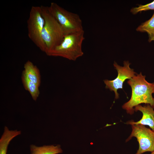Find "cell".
Instances as JSON below:
<instances>
[{"mask_svg":"<svg viewBox=\"0 0 154 154\" xmlns=\"http://www.w3.org/2000/svg\"><path fill=\"white\" fill-rule=\"evenodd\" d=\"M127 83L131 88V96L122 107L127 114H133L134 108L142 103L149 104L154 109V98L152 96L154 93V83L147 82L145 76L140 72L129 80Z\"/></svg>","mask_w":154,"mask_h":154,"instance_id":"obj_1","label":"cell"},{"mask_svg":"<svg viewBox=\"0 0 154 154\" xmlns=\"http://www.w3.org/2000/svg\"><path fill=\"white\" fill-rule=\"evenodd\" d=\"M84 30L66 35L61 43L46 54L76 60L84 54L82 46L85 37Z\"/></svg>","mask_w":154,"mask_h":154,"instance_id":"obj_2","label":"cell"},{"mask_svg":"<svg viewBox=\"0 0 154 154\" xmlns=\"http://www.w3.org/2000/svg\"><path fill=\"white\" fill-rule=\"evenodd\" d=\"M40 7L45 21L42 38L46 47L45 52L47 54L61 43L65 34L60 25L50 12L48 7L42 5Z\"/></svg>","mask_w":154,"mask_h":154,"instance_id":"obj_3","label":"cell"},{"mask_svg":"<svg viewBox=\"0 0 154 154\" xmlns=\"http://www.w3.org/2000/svg\"><path fill=\"white\" fill-rule=\"evenodd\" d=\"M48 8L65 35L84 30L82 20L78 14L69 11L54 2L51 3Z\"/></svg>","mask_w":154,"mask_h":154,"instance_id":"obj_4","label":"cell"},{"mask_svg":"<svg viewBox=\"0 0 154 154\" xmlns=\"http://www.w3.org/2000/svg\"><path fill=\"white\" fill-rule=\"evenodd\" d=\"M44 23L40 6H33L27 21L28 36L40 49L45 52L46 47L42 38Z\"/></svg>","mask_w":154,"mask_h":154,"instance_id":"obj_5","label":"cell"},{"mask_svg":"<svg viewBox=\"0 0 154 154\" xmlns=\"http://www.w3.org/2000/svg\"><path fill=\"white\" fill-rule=\"evenodd\" d=\"M131 131L126 139V142L133 137L138 142L139 148L135 154H142L145 152L154 151V131L141 124L131 125Z\"/></svg>","mask_w":154,"mask_h":154,"instance_id":"obj_6","label":"cell"},{"mask_svg":"<svg viewBox=\"0 0 154 154\" xmlns=\"http://www.w3.org/2000/svg\"><path fill=\"white\" fill-rule=\"evenodd\" d=\"M123 64V66H121L115 61L113 65L117 72V77L113 80L105 79L104 80L106 85L105 88L114 92L115 98L116 99H118L119 97L117 91L119 89H123V84L125 81L126 79H131L137 74L133 69L130 68L129 66L131 63L128 61H124Z\"/></svg>","mask_w":154,"mask_h":154,"instance_id":"obj_7","label":"cell"},{"mask_svg":"<svg viewBox=\"0 0 154 154\" xmlns=\"http://www.w3.org/2000/svg\"><path fill=\"white\" fill-rule=\"evenodd\" d=\"M135 111H139L142 114V118L137 121L133 120L127 121L126 124H141L148 126L152 130L154 131V110L149 104H147L142 106L139 105L134 108Z\"/></svg>","mask_w":154,"mask_h":154,"instance_id":"obj_8","label":"cell"},{"mask_svg":"<svg viewBox=\"0 0 154 154\" xmlns=\"http://www.w3.org/2000/svg\"><path fill=\"white\" fill-rule=\"evenodd\" d=\"M20 131L10 130L5 126L3 133L0 139V154H7L8 145L15 137L21 134Z\"/></svg>","mask_w":154,"mask_h":154,"instance_id":"obj_9","label":"cell"},{"mask_svg":"<svg viewBox=\"0 0 154 154\" xmlns=\"http://www.w3.org/2000/svg\"><path fill=\"white\" fill-rule=\"evenodd\" d=\"M24 70L23 74L30 80L39 86L40 83V77L39 71L37 67L30 60L25 64Z\"/></svg>","mask_w":154,"mask_h":154,"instance_id":"obj_10","label":"cell"},{"mask_svg":"<svg viewBox=\"0 0 154 154\" xmlns=\"http://www.w3.org/2000/svg\"><path fill=\"white\" fill-rule=\"evenodd\" d=\"M30 148L31 154H57L62 152L60 146L59 145L38 146L32 144L30 146Z\"/></svg>","mask_w":154,"mask_h":154,"instance_id":"obj_11","label":"cell"},{"mask_svg":"<svg viewBox=\"0 0 154 154\" xmlns=\"http://www.w3.org/2000/svg\"><path fill=\"white\" fill-rule=\"evenodd\" d=\"M136 30L147 33L148 35L149 42L154 41V13L150 19L142 23L136 28Z\"/></svg>","mask_w":154,"mask_h":154,"instance_id":"obj_12","label":"cell"},{"mask_svg":"<svg viewBox=\"0 0 154 154\" xmlns=\"http://www.w3.org/2000/svg\"><path fill=\"white\" fill-rule=\"evenodd\" d=\"M22 80L25 88L30 93L33 99L36 101L39 95L40 92L37 84L29 80L23 74Z\"/></svg>","mask_w":154,"mask_h":154,"instance_id":"obj_13","label":"cell"},{"mask_svg":"<svg viewBox=\"0 0 154 154\" xmlns=\"http://www.w3.org/2000/svg\"><path fill=\"white\" fill-rule=\"evenodd\" d=\"M149 10H154V1L144 5H139L137 7H133L130 10V12L135 15L138 13Z\"/></svg>","mask_w":154,"mask_h":154,"instance_id":"obj_14","label":"cell"},{"mask_svg":"<svg viewBox=\"0 0 154 154\" xmlns=\"http://www.w3.org/2000/svg\"><path fill=\"white\" fill-rule=\"evenodd\" d=\"M150 154H154V151L151 152V153Z\"/></svg>","mask_w":154,"mask_h":154,"instance_id":"obj_15","label":"cell"}]
</instances>
